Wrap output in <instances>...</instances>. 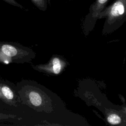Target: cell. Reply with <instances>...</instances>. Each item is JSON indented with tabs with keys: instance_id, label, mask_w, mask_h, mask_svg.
I'll return each instance as SVG.
<instances>
[{
	"instance_id": "obj_4",
	"label": "cell",
	"mask_w": 126,
	"mask_h": 126,
	"mask_svg": "<svg viewBox=\"0 0 126 126\" xmlns=\"http://www.w3.org/2000/svg\"><path fill=\"white\" fill-rule=\"evenodd\" d=\"M109 0H95L90 7L88 17L92 19H96L100 13L106 8Z\"/></svg>"
},
{
	"instance_id": "obj_1",
	"label": "cell",
	"mask_w": 126,
	"mask_h": 126,
	"mask_svg": "<svg viewBox=\"0 0 126 126\" xmlns=\"http://www.w3.org/2000/svg\"><path fill=\"white\" fill-rule=\"evenodd\" d=\"M35 57V53L30 48L18 42L0 41V63H30Z\"/></svg>"
},
{
	"instance_id": "obj_5",
	"label": "cell",
	"mask_w": 126,
	"mask_h": 126,
	"mask_svg": "<svg viewBox=\"0 0 126 126\" xmlns=\"http://www.w3.org/2000/svg\"><path fill=\"white\" fill-rule=\"evenodd\" d=\"M51 63L52 64L51 67H44L41 66L40 64L33 65V64H32V67L33 69L38 71L48 72L49 71H52L54 74H58L60 72L62 68L60 60L57 58H54L52 60Z\"/></svg>"
},
{
	"instance_id": "obj_3",
	"label": "cell",
	"mask_w": 126,
	"mask_h": 126,
	"mask_svg": "<svg viewBox=\"0 0 126 126\" xmlns=\"http://www.w3.org/2000/svg\"><path fill=\"white\" fill-rule=\"evenodd\" d=\"M99 17H107L108 21L112 23L126 18V0H115L100 13Z\"/></svg>"
},
{
	"instance_id": "obj_2",
	"label": "cell",
	"mask_w": 126,
	"mask_h": 126,
	"mask_svg": "<svg viewBox=\"0 0 126 126\" xmlns=\"http://www.w3.org/2000/svg\"><path fill=\"white\" fill-rule=\"evenodd\" d=\"M0 100L3 103L14 108L21 103L16 86L9 81L0 79Z\"/></svg>"
},
{
	"instance_id": "obj_8",
	"label": "cell",
	"mask_w": 126,
	"mask_h": 126,
	"mask_svg": "<svg viewBox=\"0 0 126 126\" xmlns=\"http://www.w3.org/2000/svg\"><path fill=\"white\" fill-rule=\"evenodd\" d=\"M16 116L13 114H4V113H0V120H6L8 119H15Z\"/></svg>"
},
{
	"instance_id": "obj_6",
	"label": "cell",
	"mask_w": 126,
	"mask_h": 126,
	"mask_svg": "<svg viewBox=\"0 0 126 126\" xmlns=\"http://www.w3.org/2000/svg\"><path fill=\"white\" fill-rule=\"evenodd\" d=\"M107 121L109 123L112 125H117L121 122V118L115 114L109 115L107 118Z\"/></svg>"
},
{
	"instance_id": "obj_7",
	"label": "cell",
	"mask_w": 126,
	"mask_h": 126,
	"mask_svg": "<svg viewBox=\"0 0 126 126\" xmlns=\"http://www.w3.org/2000/svg\"><path fill=\"white\" fill-rule=\"evenodd\" d=\"M32 2L40 10L45 11L47 8V4L45 0H31Z\"/></svg>"
},
{
	"instance_id": "obj_9",
	"label": "cell",
	"mask_w": 126,
	"mask_h": 126,
	"mask_svg": "<svg viewBox=\"0 0 126 126\" xmlns=\"http://www.w3.org/2000/svg\"><path fill=\"white\" fill-rule=\"evenodd\" d=\"M3 0L5 1L6 2L12 5H14V6H17V7L20 8H23V7L21 4L18 3L15 0Z\"/></svg>"
}]
</instances>
